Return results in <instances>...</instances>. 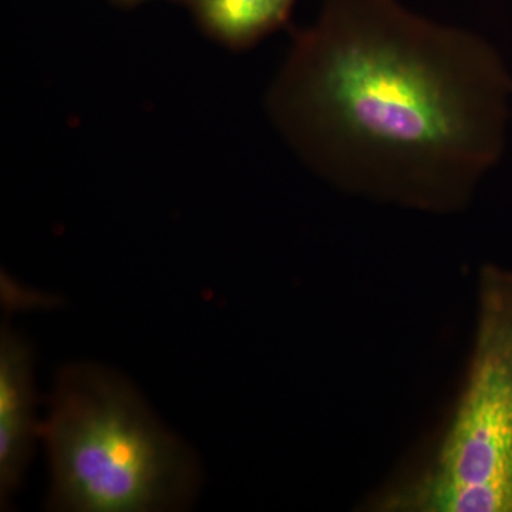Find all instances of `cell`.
<instances>
[{"label": "cell", "instance_id": "1", "mask_svg": "<svg viewBox=\"0 0 512 512\" xmlns=\"http://www.w3.org/2000/svg\"><path fill=\"white\" fill-rule=\"evenodd\" d=\"M266 106L336 190L450 217L503 160L512 74L487 37L403 0H325L296 33Z\"/></svg>", "mask_w": 512, "mask_h": 512}, {"label": "cell", "instance_id": "2", "mask_svg": "<svg viewBox=\"0 0 512 512\" xmlns=\"http://www.w3.org/2000/svg\"><path fill=\"white\" fill-rule=\"evenodd\" d=\"M39 434L52 473L49 510L175 511L197 493L200 468L190 448L106 367H64Z\"/></svg>", "mask_w": 512, "mask_h": 512}, {"label": "cell", "instance_id": "3", "mask_svg": "<svg viewBox=\"0 0 512 512\" xmlns=\"http://www.w3.org/2000/svg\"><path fill=\"white\" fill-rule=\"evenodd\" d=\"M357 507L512 512V268L481 266L466 373L450 412Z\"/></svg>", "mask_w": 512, "mask_h": 512}, {"label": "cell", "instance_id": "4", "mask_svg": "<svg viewBox=\"0 0 512 512\" xmlns=\"http://www.w3.org/2000/svg\"><path fill=\"white\" fill-rule=\"evenodd\" d=\"M33 357L10 329L0 336V497L2 505L22 484L39 427L35 421Z\"/></svg>", "mask_w": 512, "mask_h": 512}, {"label": "cell", "instance_id": "5", "mask_svg": "<svg viewBox=\"0 0 512 512\" xmlns=\"http://www.w3.org/2000/svg\"><path fill=\"white\" fill-rule=\"evenodd\" d=\"M298 0H188L202 28L234 49L282 28Z\"/></svg>", "mask_w": 512, "mask_h": 512}, {"label": "cell", "instance_id": "6", "mask_svg": "<svg viewBox=\"0 0 512 512\" xmlns=\"http://www.w3.org/2000/svg\"><path fill=\"white\" fill-rule=\"evenodd\" d=\"M119 2H121V3H136V2H140V0H119Z\"/></svg>", "mask_w": 512, "mask_h": 512}, {"label": "cell", "instance_id": "7", "mask_svg": "<svg viewBox=\"0 0 512 512\" xmlns=\"http://www.w3.org/2000/svg\"><path fill=\"white\" fill-rule=\"evenodd\" d=\"M187 2H188V0H187Z\"/></svg>", "mask_w": 512, "mask_h": 512}]
</instances>
